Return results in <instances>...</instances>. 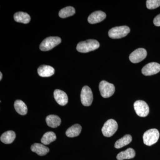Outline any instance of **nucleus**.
Returning a JSON list of instances; mask_svg holds the SVG:
<instances>
[{"label":"nucleus","instance_id":"f257e3e1","mask_svg":"<svg viewBox=\"0 0 160 160\" xmlns=\"http://www.w3.org/2000/svg\"><path fill=\"white\" fill-rule=\"evenodd\" d=\"M99 46V43L97 40L90 39L80 42L78 44L77 49L80 52L86 53L98 49Z\"/></svg>","mask_w":160,"mask_h":160},{"label":"nucleus","instance_id":"f03ea898","mask_svg":"<svg viewBox=\"0 0 160 160\" xmlns=\"http://www.w3.org/2000/svg\"><path fill=\"white\" fill-rule=\"evenodd\" d=\"M160 133L158 130L152 129L147 130L143 136V142L145 145L151 146L155 144L159 138Z\"/></svg>","mask_w":160,"mask_h":160},{"label":"nucleus","instance_id":"7ed1b4c3","mask_svg":"<svg viewBox=\"0 0 160 160\" xmlns=\"http://www.w3.org/2000/svg\"><path fill=\"white\" fill-rule=\"evenodd\" d=\"M62 42L61 38L58 37H49L43 40L40 46V50L47 51L53 49Z\"/></svg>","mask_w":160,"mask_h":160},{"label":"nucleus","instance_id":"20e7f679","mask_svg":"<svg viewBox=\"0 0 160 160\" xmlns=\"http://www.w3.org/2000/svg\"><path fill=\"white\" fill-rule=\"evenodd\" d=\"M130 29L128 26H118L110 29L108 34L111 38L119 39L126 37L130 32Z\"/></svg>","mask_w":160,"mask_h":160},{"label":"nucleus","instance_id":"39448f33","mask_svg":"<svg viewBox=\"0 0 160 160\" xmlns=\"http://www.w3.org/2000/svg\"><path fill=\"white\" fill-rule=\"evenodd\" d=\"M118 129V123L114 120L106 121L102 129L103 135L106 137H110L115 133Z\"/></svg>","mask_w":160,"mask_h":160},{"label":"nucleus","instance_id":"423d86ee","mask_svg":"<svg viewBox=\"0 0 160 160\" xmlns=\"http://www.w3.org/2000/svg\"><path fill=\"white\" fill-rule=\"evenodd\" d=\"M99 88L101 96L104 98L110 97L115 92V88L113 84L105 81H102L100 83Z\"/></svg>","mask_w":160,"mask_h":160},{"label":"nucleus","instance_id":"0eeeda50","mask_svg":"<svg viewBox=\"0 0 160 160\" xmlns=\"http://www.w3.org/2000/svg\"><path fill=\"white\" fill-rule=\"evenodd\" d=\"M134 109L136 113L141 117H146L149 113V107L147 103L142 100H138L134 103Z\"/></svg>","mask_w":160,"mask_h":160},{"label":"nucleus","instance_id":"6e6552de","mask_svg":"<svg viewBox=\"0 0 160 160\" xmlns=\"http://www.w3.org/2000/svg\"><path fill=\"white\" fill-rule=\"evenodd\" d=\"M81 100L83 106H89L93 101V94L91 89L88 86H85L82 89Z\"/></svg>","mask_w":160,"mask_h":160},{"label":"nucleus","instance_id":"1a4fd4ad","mask_svg":"<svg viewBox=\"0 0 160 160\" xmlns=\"http://www.w3.org/2000/svg\"><path fill=\"white\" fill-rule=\"evenodd\" d=\"M147 56V51L143 48H139L132 52L129 56V60L132 62L137 63L143 61Z\"/></svg>","mask_w":160,"mask_h":160},{"label":"nucleus","instance_id":"9d476101","mask_svg":"<svg viewBox=\"0 0 160 160\" xmlns=\"http://www.w3.org/2000/svg\"><path fill=\"white\" fill-rule=\"evenodd\" d=\"M160 71V65L156 62H151L146 65L142 69L143 74L151 76L157 74Z\"/></svg>","mask_w":160,"mask_h":160},{"label":"nucleus","instance_id":"9b49d317","mask_svg":"<svg viewBox=\"0 0 160 160\" xmlns=\"http://www.w3.org/2000/svg\"><path fill=\"white\" fill-rule=\"evenodd\" d=\"M106 14L104 12L95 11L89 16L88 21L90 24H96L102 22L106 18Z\"/></svg>","mask_w":160,"mask_h":160},{"label":"nucleus","instance_id":"f8f14e48","mask_svg":"<svg viewBox=\"0 0 160 160\" xmlns=\"http://www.w3.org/2000/svg\"><path fill=\"white\" fill-rule=\"evenodd\" d=\"M54 97L57 102L60 106H65L68 103V96L65 92L60 89H56L55 90Z\"/></svg>","mask_w":160,"mask_h":160},{"label":"nucleus","instance_id":"ddd939ff","mask_svg":"<svg viewBox=\"0 0 160 160\" xmlns=\"http://www.w3.org/2000/svg\"><path fill=\"white\" fill-rule=\"evenodd\" d=\"M38 72L42 77H49L54 74L55 69L51 66L42 65L38 68Z\"/></svg>","mask_w":160,"mask_h":160},{"label":"nucleus","instance_id":"4468645a","mask_svg":"<svg viewBox=\"0 0 160 160\" xmlns=\"http://www.w3.org/2000/svg\"><path fill=\"white\" fill-rule=\"evenodd\" d=\"M32 151L35 152L38 155H46L49 152V149L48 147H46L43 144L40 143H35L31 147Z\"/></svg>","mask_w":160,"mask_h":160},{"label":"nucleus","instance_id":"2eb2a0df","mask_svg":"<svg viewBox=\"0 0 160 160\" xmlns=\"http://www.w3.org/2000/svg\"><path fill=\"white\" fill-rule=\"evenodd\" d=\"M14 19L18 22L22 23L23 24H28L31 20L30 16L26 12H18L15 13Z\"/></svg>","mask_w":160,"mask_h":160},{"label":"nucleus","instance_id":"dca6fc26","mask_svg":"<svg viewBox=\"0 0 160 160\" xmlns=\"http://www.w3.org/2000/svg\"><path fill=\"white\" fill-rule=\"evenodd\" d=\"M47 125L51 128H57L60 126L61 123V118L58 116L55 115H50L46 118Z\"/></svg>","mask_w":160,"mask_h":160},{"label":"nucleus","instance_id":"f3484780","mask_svg":"<svg viewBox=\"0 0 160 160\" xmlns=\"http://www.w3.org/2000/svg\"><path fill=\"white\" fill-rule=\"evenodd\" d=\"M135 152L132 148H129L124 151H122L118 154L117 159L118 160L130 159L135 156Z\"/></svg>","mask_w":160,"mask_h":160},{"label":"nucleus","instance_id":"a211bd4d","mask_svg":"<svg viewBox=\"0 0 160 160\" xmlns=\"http://www.w3.org/2000/svg\"><path fill=\"white\" fill-rule=\"evenodd\" d=\"M15 138V132L14 131L9 130L3 133L1 136L0 139L2 142L6 144H9L13 142Z\"/></svg>","mask_w":160,"mask_h":160},{"label":"nucleus","instance_id":"6ab92c4d","mask_svg":"<svg viewBox=\"0 0 160 160\" xmlns=\"http://www.w3.org/2000/svg\"><path fill=\"white\" fill-rule=\"evenodd\" d=\"M82 126L79 124H75L67 129L66 134L68 137L74 138L77 137L82 131Z\"/></svg>","mask_w":160,"mask_h":160},{"label":"nucleus","instance_id":"aec40b11","mask_svg":"<svg viewBox=\"0 0 160 160\" xmlns=\"http://www.w3.org/2000/svg\"><path fill=\"white\" fill-rule=\"evenodd\" d=\"M14 108L16 111L22 115L27 114L28 112L27 106L22 100H18L15 102Z\"/></svg>","mask_w":160,"mask_h":160},{"label":"nucleus","instance_id":"412c9836","mask_svg":"<svg viewBox=\"0 0 160 160\" xmlns=\"http://www.w3.org/2000/svg\"><path fill=\"white\" fill-rule=\"evenodd\" d=\"M132 137L130 135H126L116 142L115 147L117 149H120L129 144L132 142Z\"/></svg>","mask_w":160,"mask_h":160},{"label":"nucleus","instance_id":"4be33fe9","mask_svg":"<svg viewBox=\"0 0 160 160\" xmlns=\"http://www.w3.org/2000/svg\"><path fill=\"white\" fill-rule=\"evenodd\" d=\"M56 135L53 132H48L44 134L41 139V142L43 145H49L56 139Z\"/></svg>","mask_w":160,"mask_h":160},{"label":"nucleus","instance_id":"5701e85b","mask_svg":"<svg viewBox=\"0 0 160 160\" xmlns=\"http://www.w3.org/2000/svg\"><path fill=\"white\" fill-rule=\"evenodd\" d=\"M75 13V10L72 6H67L61 9L59 12V16L62 18L69 17L73 15Z\"/></svg>","mask_w":160,"mask_h":160},{"label":"nucleus","instance_id":"b1692460","mask_svg":"<svg viewBox=\"0 0 160 160\" xmlns=\"http://www.w3.org/2000/svg\"><path fill=\"white\" fill-rule=\"evenodd\" d=\"M160 6V0H147L146 7L148 9H156Z\"/></svg>","mask_w":160,"mask_h":160},{"label":"nucleus","instance_id":"393cba45","mask_svg":"<svg viewBox=\"0 0 160 160\" xmlns=\"http://www.w3.org/2000/svg\"><path fill=\"white\" fill-rule=\"evenodd\" d=\"M153 24L155 26H160V14L158 15L153 20Z\"/></svg>","mask_w":160,"mask_h":160},{"label":"nucleus","instance_id":"a878e982","mask_svg":"<svg viewBox=\"0 0 160 160\" xmlns=\"http://www.w3.org/2000/svg\"><path fill=\"white\" fill-rule=\"evenodd\" d=\"M2 72H0V80H2Z\"/></svg>","mask_w":160,"mask_h":160}]
</instances>
